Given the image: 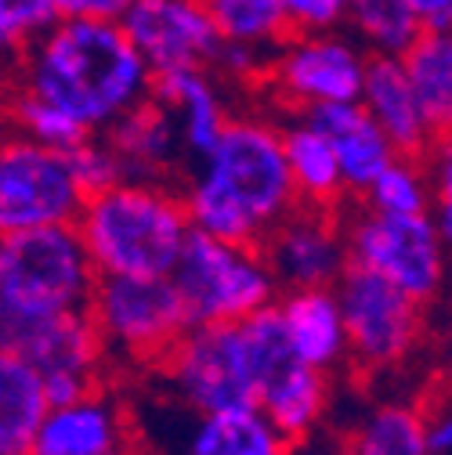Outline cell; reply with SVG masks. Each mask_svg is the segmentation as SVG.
I'll list each match as a JSON object with an SVG mask.
<instances>
[{"mask_svg":"<svg viewBox=\"0 0 452 455\" xmlns=\"http://www.w3.org/2000/svg\"><path fill=\"white\" fill-rule=\"evenodd\" d=\"M196 232L261 246L264 235L297 203V188L282 152L278 116L239 112L196 159L192 178L182 188Z\"/></svg>","mask_w":452,"mask_h":455,"instance_id":"6da1fadb","label":"cell"},{"mask_svg":"<svg viewBox=\"0 0 452 455\" xmlns=\"http://www.w3.org/2000/svg\"><path fill=\"white\" fill-rule=\"evenodd\" d=\"M15 84L62 108L87 134H105L152 94V66L120 19H59L26 51Z\"/></svg>","mask_w":452,"mask_h":455,"instance_id":"7a4b0ae2","label":"cell"},{"mask_svg":"<svg viewBox=\"0 0 452 455\" xmlns=\"http://www.w3.org/2000/svg\"><path fill=\"white\" fill-rule=\"evenodd\" d=\"M73 224L98 275H171L192 232L174 181L134 178L87 196Z\"/></svg>","mask_w":452,"mask_h":455,"instance_id":"3957f363","label":"cell"},{"mask_svg":"<svg viewBox=\"0 0 452 455\" xmlns=\"http://www.w3.org/2000/svg\"><path fill=\"white\" fill-rule=\"evenodd\" d=\"M98 271L77 224H47L0 235V315L36 318L84 311Z\"/></svg>","mask_w":452,"mask_h":455,"instance_id":"277c9868","label":"cell"},{"mask_svg":"<svg viewBox=\"0 0 452 455\" xmlns=\"http://www.w3.org/2000/svg\"><path fill=\"white\" fill-rule=\"evenodd\" d=\"M152 369L159 372L174 402L196 416L257 405L261 394L257 362L243 318L189 325Z\"/></svg>","mask_w":452,"mask_h":455,"instance_id":"5b68a950","label":"cell"},{"mask_svg":"<svg viewBox=\"0 0 452 455\" xmlns=\"http://www.w3.org/2000/svg\"><path fill=\"white\" fill-rule=\"evenodd\" d=\"M192 325L206 322H239L268 304H275L278 282L250 243H229L206 232H189L185 250L171 271Z\"/></svg>","mask_w":452,"mask_h":455,"instance_id":"8992f818","label":"cell"},{"mask_svg":"<svg viewBox=\"0 0 452 455\" xmlns=\"http://www.w3.org/2000/svg\"><path fill=\"white\" fill-rule=\"evenodd\" d=\"M87 315L105 355H124L138 365H156L192 325L171 275H98Z\"/></svg>","mask_w":452,"mask_h":455,"instance_id":"52a82bcc","label":"cell"},{"mask_svg":"<svg viewBox=\"0 0 452 455\" xmlns=\"http://www.w3.org/2000/svg\"><path fill=\"white\" fill-rule=\"evenodd\" d=\"M369 51L348 29L287 33L261 76V94L282 112H308L315 105L359 101Z\"/></svg>","mask_w":452,"mask_h":455,"instance_id":"ba28073f","label":"cell"},{"mask_svg":"<svg viewBox=\"0 0 452 455\" xmlns=\"http://www.w3.org/2000/svg\"><path fill=\"white\" fill-rule=\"evenodd\" d=\"M348 260L427 300L445 282V243L431 213H376L359 206L344 217Z\"/></svg>","mask_w":452,"mask_h":455,"instance_id":"9c48e42d","label":"cell"},{"mask_svg":"<svg viewBox=\"0 0 452 455\" xmlns=\"http://www.w3.org/2000/svg\"><path fill=\"white\" fill-rule=\"evenodd\" d=\"M84 199L66 152L0 124V235L73 224Z\"/></svg>","mask_w":452,"mask_h":455,"instance_id":"30bf717a","label":"cell"},{"mask_svg":"<svg viewBox=\"0 0 452 455\" xmlns=\"http://www.w3.org/2000/svg\"><path fill=\"white\" fill-rule=\"evenodd\" d=\"M333 290L348 329V355L366 369H383L413 347L420 332V300L406 290L359 264H348Z\"/></svg>","mask_w":452,"mask_h":455,"instance_id":"8fae6325","label":"cell"},{"mask_svg":"<svg viewBox=\"0 0 452 455\" xmlns=\"http://www.w3.org/2000/svg\"><path fill=\"white\" fill-rule=\"evenodd\" d=\"M120 26L152 66V73L182 66L214 69L224 47L206 0H131L120 15Z\"/></svg>","mask_w":452,"mask_h":455,"instance_id":"7c38bea8","label":"cell"},{"mask_svg":"<svg viewBox=\"0 0 452 455\" xmlns=\"http://www.w3.org/2000/svg\"><path fill=\"white\" fill-rule=\"evenodd\" d=\"M261 253L275 282L287 290L336 286V278L351 264L344 243V220L336 217V210L315 206H294L264 235Z\"/></svg>","mask_w":452,"mask_h":455,"instance_id":"4fadbf2b","label":"cell"},{"mask_svg":"<svg viewBox=\"0 0 452 455\" xmlns=\"http://www.w3.org/2000/svg\"><path fill=\"white\" fill-rule=\"evenodd\" d=\"M0 347L26 358L40 376H47V372L98 376L101 358H105V344H101L87 307L36 315V318L0 315Z\"/></svg>","mask_w":452,"mask_h":455,"instance_id":"5bb4252c","label":"cell"},{"mask_svg":"<svg viewBox=\"0 0 452 455\" xmlns=\"http://www.w3.org/2000/svg\"><path fill=\"white\" fill-rule=\"evenodd\" d=\"M152 98L174 116L185 156L199 159L210 152L217 134L229 124V84L210 66H182L152 73Z\"/></svg>","mask_w":452,"mask_h":455,"instance_id":"9a60e30c","label":"cell"},{"mask_svg":"<svg viewBox=\"0 0 452 455\" xmlns=\"http://www.w3.org/2000/svg\"><path fill=\"white\" fill-rule=\"evenodd\" d=\"M359 101L380 124V131L387 134L399 156L424 159V152L434 145V131L416 101V91L399 54H369Z\"/></svg>","mask_w":452,"mask_h":455,"instance_id":"2e32d148","label":"cell"},{"mask_svg":"<svg viewBox=\"0 0 452 455\" xmlns=\"http://www.w3.org/2000/svg\"><path fill=\"white\" fill-rule=\"evenodd\" d=\"M101 138L117 148L124 163V178L134 181H174V170L185 156L174 116L152 94L138 101L131 112H124Z\"/></svg>","mask_w":452,"mask_h":455,"instance_id":"e0dca14e","label":"cell"},{"mask_svg":"<svg viewBox=\"0 0 452 455\" xmlns=\"http://www.w3.org/2000/svg\"><path fill=\"white\" fill-rule=\"evenodd\" d=\"M282 329H287L290 351L319 369L329 372L348 358V329L341 315V300H336L333 286H301L287 290L282 300H275Z\"/></svg>","mask_w":452,"mask_h":455,"instance_id":"ac0fdd59","label":"cell"},{"mask_svg":"<svg viewBox=\"0 0 452 455\" xmlns=\"http://www.w3.org/2000/svg\"><path fill=\"white\" fill-rule=\"evenodd\" d=\"M304 116L326 134V141L333 145V156L341 163V174L348 192L362 196L369 188V181L380 170L399 156L394 145L387 141V134L380 131V124L366 112L362 101H333V105H315Z\"/></svg>","mask_w":452,"mask_h":455,"instance_id":"d6986e66","label":"cell"},{"mask_svg":"<svg viewBox=\"0 0 452 455\" xmlns=\"http://www.w3.org/2000/svg\"><path fill=\"white\" fill-rule=\"evenodd\" d=\"M124 416L98 390L66 405H47L33 455H117L124 451Z\"/></svg>","mask_w":452,"mask_h":455,"instance_id":"ffe728a7","label":"cell"},{"mask_svg":"<svg viewBox=\"0 0 452 455\" xmlns=\"http://www.w3.org/2000/svg\"><path fill=\"white\" fill-rule=\"evenodd\" d=\"M278 127H282V152H287L297 203L315 206V210H341L351 192L344 185L341 163H336L326 134L304 116V112H282Z\"/></svg>","mask_w":452,"mask_h":455,"instance_id":"44dd1931","label":"cell"},{"mask_svg":"<svg viewBox=\"0 0 452 455\" xmlns=\"http://www.w3.org/2000/svg\"><path fill=\"white\" fill-rule=\"evenodd\" d=\"M192 430L185 434L182 455H290L282 437L257 405H236L221 412H192Z\"/></svg>","mask_w":452,"mask_h":455,"instance_id":"7402d4cb","label":"cell"},{"mask_svg":"<svg viewBox=\"0 0 452 455\" xmlns=\"http://www.w3.org/2000/svg\"><path fill=\"white\" fill-rule=\"evenodd\" d=\"M44 412V376L15 351L0 347V455H33Z\"/></svg>","mask_w":452,"mask_h":455,"instance_id":"603a6c76","label":"cell"},{"mask_svg":"<svg viewBox=\"0 0 452 455\" xmlns=\"http://www.w3.org/2000/svg\"><path fill=\"white\" fill-rule=\"evenodd\" d=\"M326 405H329V379L326 372L304 362H294L290 369H282L257 397V409L290 444L319 430Z\"/></svg>","mask_w":452,"mask_h":455,"instance_id":"cb8c5ba5","label":"cell"},{"mask_svg":"<svg viewBox=\"0 0 452 455\" xmlns=\"http://www.w3.org/2000/svg\"><path fill=\"white\" fill-rule=\"evenodd\" d=\"M402 66L434 138H452V29H420Z\"/></svg>","mask_w":452,"mask_h":455,"instance_id":"d4e9b609","label":"cell"},{"mask_svg":"<svg viewBox=\"0 0 452 455\" xmlns=\"http://www.w3.org/2000/svg\"><path fill=\"white\" fill-rule=\"evenodd\" d=\"M0 124L47 145V148H59V152H69L73 145L91 138L73 116H66L62 108H54L51 101L36 98L33 91H26L19 84L0 91Z\"/></svg>","mask_w":452,"mask_h":455,"instance_id":"484cf974","label":"cell"},{"mask_svg":"<svg viewBox=\"0 0 452 455\" xmlns=\"http://www.w3.org/2000/svg\"><path fill=\"white\" fill-rule=\"evenodd\" d=\"M369 54H402L420 36V22L406 0H348L344 26Z\"/></svg>","mask_w":452,"mask_h":455,"instance_id":"4316f807","label":"cell"},{"mask_svg":"<svg viewBox=\"0 0 452 455\" xmlns=\"http://www.w3.org/2000/svg\"><path fill=\"white\" fill-rule=\"evenodd\" d=\"M348 455H431L427 423L409 405H380L359 423Z\"/></svg>","mask_w":452,"mask_h":455,"instance_id":"83f0119b","label":"cell"},{"mask_svg":"<svg viewBox=\"0 0 452 455\" xmlns=\"http://www.w3.org/2000/svg\"><path fill=\"white\" fill-rule=\"evenodd\" d=\"M59 22L51 0H0V91L12 87L26 51Z\"/></svg>","mask_w":452,"mask_h":455,"instance_id":"f1b7e54d","label":"cell"},{"mask_svg":"<svg viewBox=\"0 0 452 455\" xmlns=\"http://www.w3.org/2000/svg\"><path fill=\"white\" fill-rule=\"evenodd\" d=\"M359 199H362V206H369L376 213H427L431 210V181H427L424 159L394 156Z\"/></svg>","mask_w":452,"mask_h":455,"instance_id":"f546056e","label":"cell"},{"mask_svg":"<svg viewBox=\"0 0 452 455\" xmlns=\"http://www.w3.org/2000/svg\"><path fill=\"white\" fill-rule=\"evenodd\" d=\"M206 8L214 15L224 44L275 51V44L287 36L278 0H210Z\"/></svg>","mask_w":452,"mask_h":455,"instance_id":"4dcf8cb0","label":"cell"},{"mask_svg":"<svg viewBox=\"0 0 452 455\" xmlns=\"http://www.w3.org/2000/svg\"><path fill=\"white\" fill-rule=\"evenodd\" d=\"M66 156H69L73 178H77V185H80L84 196L105 192V188H112L117 181H124V163H120L117 148H112L101 134L84 138V141L73 145Z\"/></svg>","mask_w":452,"mask_h":455,"instance_id":"1f68e13d","label":"cell"},{"mask_svg":"<svg viewBox=\"0 0 452 455\" xmlns=\"http://www.w3.org/2000/svg\"><path fill=\"white\" fill-rule=\"evenodd\" d=\"M427 181H431V220L445 246H452V138H434L424 152Z\"/></svg>","mask_w":452,"mask_h":455,"instance_id":"d6a6232c","label":"cell"},{"mask_svg":"<svg viewBox=\"0 0 452 455\" xmlns=\"http://www.w3.org/2000/svg\"><path fill=\"white\" fill-rule=\"evenodd\" d=\"M287 33H326L348 26V0H278Z\"/></svg>","mask_w":452,"mask_h":455,"instance_id":"836d02e7","label":"cell"},{"mask_svg":"<svg viewBox=\"0 0 452 455\" xmlns=\"http://www.w3.org/2000/svg\"><path fill=\"white\" fill-rule=\"evenodd\" d=\"M94 390H98V376H87V372H47L44 376L47 405H66V402H77V397H87Z\"/></svg>","mask_w":452,"mask_h":455,"instance_id":"e575fe53","label":"cell"},{"mask_svg":"<svg viewBox=\"0 0 452 455\" xmlns=\"http://www.w3.org/2000/svg\"><path fill=\"white\" fill-rule=\"evenodd\" d=\"M131 0H51L59 19H120Z\"/></svg>","mask_w":452,"mask_h":455,"instance_id":"d590c367","label":"cell"},{"mask_svg":"<svg viewBox=\"0 0 452 455\" xmlns=\"http://www.w3.org/2000/svg\"><path fill=\"white\" fill-rule=\"evenodd\" d=\"M420 29H452V0H406Z\"/></svg>","mask_w":452,"mask_h":455,"instance_id":"8d00e7d4","label":"cell"},{"mask_svg":"<svg viewBox=\"0 0 452 455\" xmlns=\"http://www.w3.org/2000/svg\"><path fill=\"white\" fill-rule=\"evenodd\" d=\"M424 423H427V448H431V455H452V409H441L431 419L424 416Z\"/></svg>","mask_w":452,"mask_h":455,"instance_id":"74e56055","label":"cell"},{"mask_svg":"<svg viewBox=\"0 0 452 455\" xmlns=\"http://www.w3.org/2000/svg\"><path fill=\"white\" fill-rule=\"evenodd\" d=\"M117 455H124V451H117Z\"/></svg>","mask_w":452,"mask_h":455,"instance_id":"f35d334b","label":"cell"},{"mask_svg":"<svg viewBox=\"0 0 452 455\" xmlns=\"http://www.w3.org/2000/svg\"><path fill=\"white\" fill-rule=\"evenodd\" d=\"M206 4H210V0H206Z\"/></svg>","mask_w":452,"mask_h":455,"instance_id":"ab89813d","label":"cell"}]
</instances>
